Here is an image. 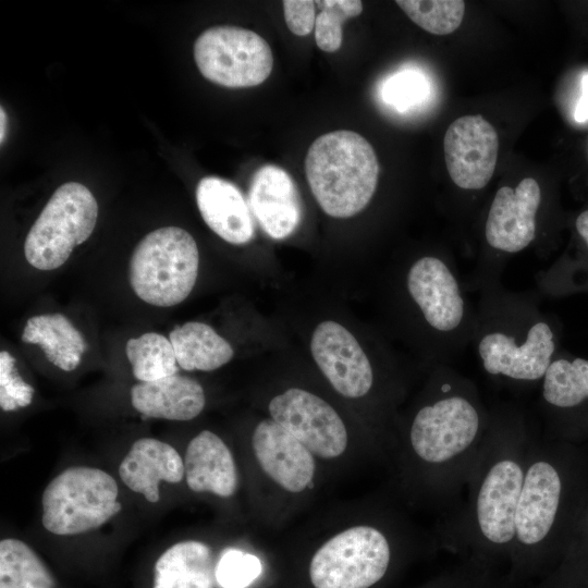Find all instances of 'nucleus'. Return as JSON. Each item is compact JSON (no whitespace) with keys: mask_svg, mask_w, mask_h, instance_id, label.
Returning a JSON list of instances; mask_svg holds the SVG:
<instances>
[{"mask_svg":"<svg viewBox=\"0 0 588 588\" xmlns=\"http://www.w3.org/2000/svg\"><path fill=\"white\" fill-rule=\"evenodd\" d=\"M490 407L452 365H434L418 401L396 421L389 463L406 505L454 513L483 444Z\"/></svg>","mask_w":588,"mask_h":588,"instance_id":"nucleus-1","label":"nucleus"},{"mask_svg":"<svg viewBox=\"0 0 588 588\" xmlns=\"http://www.w3.org/2000/svg\"><path fill=\"white\" fill-rule=\"evenodd\" d=\"M541 427L520 404L490 407L487 434L458 509L439 529L441 544L504 575L515 538V516L530 449Z\"/></svg>","mask_w":588,"mask_h":588,"instance_id":"nucleus-2","label":"nucleus"},{"mask_svg":"<svg viewBox=\"0 0 588 588\" xmlns=\"http://www.w3.org/2000/svg\"><path fill=\"white\" fill-rule=\"evenodd\" d=\"M588 500V453L542 432L527 461L505 573L512 588H534L558 567Z\"/></svg>","mask_w":588,"mask_h":588,"instance_id":"nucleus-3","label":"nucleus"},{"mask_svg":"<svg viewBox=\"0 0 588 588\" xmlns=\"http://www.w3.org/2000/svg\"><path fill=\"white\" fill-rule=\"evenodd\" d=\"M305 537L314 547L307 573L313 588H373L388 579L420 540L389 498L356 503Z\"/></svg>","mask_w":588,"mask_h":588,"instance_id":"nucleus-4","label":"nucleus"},{"mask_svg":"<svg viewBox=\"0 0 588 588\" xmlns=\"http://www.w3.org/2000/svg\"><path fill=\"white\" fill-rule=\"evenodd\" d=\"M478 293L471 345L483 372L512 390L538 388L562 348L560 320L541 308L538 291H511L500 280Z\"/></svg>","mask_w":588,"mask_h":588,"instance_id":"nucleus-5","label":"nucleus"},{"mask_svg":"<svg viewBox=\"0 0 588 588\" xmlns=\"http://www.w3.org/2000/svg\"><path fill=\"white\" fill-rule=\"evenodd\" d=\"M404 291L434 365H452L471 344L476 314L454 259L434 253L415 258Z\"/></svg>","mask_w":588,"mask_h":588,"instance_id":"nucleus-6","label":"nucleus"},{"mask_svg":"<svg viewBox=\"0 0 588 588\" xmlns=\"http://www.w3.org/2000/svg\"><path fill=\"white\" fill-rule=\"evenodd\" d=\"M266 526L278 527L308 504L322 482L316 456L270 417L260 419L249 438Z\"/></svg>","mask_w":588,"mask_h":588,"instance_id":"nucleus-7","label":"nucleus"},{"mask_svg":"<svg viewBox=\"0 0 588 588\" xmlns=\"http://www.w3.org/2000/svg\"><path fill=\"white\" fill-rule=\"evenodd\" d=\"M379 162L360 134L340 130L319 136L305 158L309 188L330 217L351 218L364 210L378 185Z\"/></svg>","mask_w":588,"mask_h":588,"instance_id":"nucleus-8","label":"nucleus"},{"mask_svg":"<svg viewBox=\"0 0 588 588\" xmlns=\"http://www.w3.org/2000/svg\"><path fill=\"white\" fill-rule=\"evenodd\" d=\"M542 203V189L529 176L515 187L503 185L495 192L483 222V247L469 278L464 280L468 293L500 281L506 261L538 240Z\"/></svg>","mask_w":588,"mask_h":588,"instance_id":"nucleus-9","label":"nucleus"},{"mask_svg":"<svg viewBox=\"0 0 588 588\" xmlns=\"http://www.w3.org/2000/svg\"><path fill=\"white\" fill-rule=\"evenodd\" d=\"M199 265L196 241L184 229L164 226L148 233L134 248L128 279L145 303L171 307L192 292Z\"/></svg>","mask_w":588,"mask_h":588,"instance_id":"nucleus-10","label":"nucleus"},{"mask_svg":"<svg viewBox=\"0 0 588 588\" xmlns=\"http://www.w3.org/2000/svg\"><path fill=\"white\" fill-rule=\"evenodd\" d=\"M118 495V483L107 471L88 466L69 467L42 492V526L58 536L97 529L121 511Z\"/></svg>","mask_w":588,"mask_h":588,"instance_id":"nucleus-11","label":"nucleus"},{"mask_svg":"<svg viewBox=\"0 0 588 588\" xmlns=\"http://www.w3.org/2000/svg\"><path fill=\"white\" fill-rule=\"evenodd\" d=\"M98 204L83 184L68 182L59 186L29 229L24 243L28 264L39 270L61 267L74 247L93 233Z\"/></svg>","mask_w":588,"mask_h":588,"instance_id":"nucleus-12","label":"nucleus"},{"mask_svg":"<svg viewBox=\"0 0 588 588\" xmlns=\"http://www.w3.org/2000/svg\"><path fill=\"white\" fill-rule=\"evenodd\" d=\"M267 408L269 417L305 445L323 468L367 458L355 448L341 415L318 394L292 387L273 395Z\"/></svg>","mask_w":588,"mask_h":588,"instance_id":"nucleus-13","label":"nucleus"},{"mask_svg":"<svg viewBox=\"0 0 588 588\" xmlns=\"http://www.w3.org/2000/svg\"><path fill=\"white\" fill-rule=\"evenodd\" d=\"M194 60L205 78L230 88L257 86L273 68L268 42L250 29L232 25L204 30L194 42Z\"/></svg>","mask_w":588,"mask_h":588,"instance_id":"nucleus-14","label":"nucleus"},{"mask_svg":"<svg viewBox=\"0 0 588 588\" xmlns=\"http://www.w3.org/2000/svg\"><path fill=\"white\" fill-rule=\"evenodd\" d=\"M541 432L575 444L588 441V358L561 348L539 384Z\"/></svg>","mask_w":588,"mask_h":588,"instance_id":"nucleus-15","label":"nucleus"},{"mask_svg":"<svg viewBox=\"0 0 588 588\" xmlns=\"http://www.w3.org/2000/svg\"><path fill=\"white\" fill-rule=\"evenodd\" d=\"M310 351L317 366L341 396L362 400L377 390L378 378L370 358L342 324L326 320L313 332Z\"/></svg>","mask_w":588,"mask_h":588,"instance_id":"nucleus-16","label":"nucleus"},{"mask_svg":"<svg viewBox=\"0 0 588 588\" xmlns=\"http://www.w3.org/2000/svg\"><path fill=\"white\" fill-rule=\"evenodd\" d=\"M498 149L497 131L482 115L456 119L443 139L450 179L463 191L482 189L494 173Z\"/></svg>","mask_w":588,"mask_h":588,"instance_id":"nucleus-17","label":"nucleus"},{"mask_svg":"<svg viewBox=\"0 0 588 588\" xmlns=\"http://www.w3.org/2000/svg\"><path fill=\"white\" fill-rule=\"evenodd\" d=\"M248 205L260 228L274 240L291 235L302 220L297 187L290 174L274 164H266L253 175Z\"/></svg>","mask_w":588,"mask_h":588,"instance_id":"nucleus-18","label":"nucleus"},{"mask_svg":"<svg viewBox=\"0 0 588 588\" xmlns=\"http://www.w3.org/2000/svg\"><path fill=\"white\" fill-rule=\"evenodd\" d=\"M185 481L195 493L230 499L240 488V471L233 452L215 432L203 430L187 444Z\"/></svg>","mask_w":588,"mask_h":588,"instance_id":"nucleus-19","label":"nucleus"},{"mask_svg":"<svg viewBox=\"0 0 588 588\" xmlns=\"http://www.w3.org/2000/svg\"><path fill=\"white\" fill-rule=\"evenodd\" d=\"M123 483L150 503L160 499L159 482L179 483L185 477L184 460L169 443L154 439L136 440L119 466Z\"/></svg>","mask_w":588,"mask_h":588,"instance_id":"nucleus-20","label":"nucleus"},{"mask_svg":"<svg viewBox=\"0 0 588 588\" xmlns=\"http://www.w3.org/2000/svg\"><path fill=\"white\" fill-rule=\"evenodd\" d=\"M196 203L205 223L225 242L241 245L253 238L249 205L230 181L218 176L203 177L196 187Z\"/></svg>","mask_w":588,"mask_h":588,"instance_id":"nucleus-21","label":"nucleus"},{"mask_svg":"<svg viewBox=\"0 0 588 588\" xmlns=\"http://www.w3.org/2000/svg\"><path fill=\"white\" fill-rule=\"evenodd\" d=\"M131 402L133 407L146 417L187 421L203 412L206 395L198 381L175 373L134 384L131 389Z\"/></svg>","mask_w":588,"mask_h":588,"instance_id":"nucleus-22","label":"nucleus"},{"mask_svg":"<svg viewBox=\"0 0 588 588\" xmlns=\"http://www.w3.org/2000/svg\"><path fill=\"white\" fill-rule=\"evenodd\" d=\"M217 562L204 541L176 542L156 561L152 588H215Z\"/></svg>","mask_w":588,"mask_h":588,"instance_id":"nucleus-23","label":"nucleus"},{"mask_svg":"<svg viewBox=\"0 0 588 588\" xmlns=\"http://www.w3.org/2000/svg\"><path fill=\"white\" fill-rule=\"evenodd\" d=\"M22 341L39 345L47 359L64 371H72L79 365L87 347L83 334L68 317L58 313L30 317Z\"/></svg>","mask_w":588,"mask_h":588,"instance_id":"nucleus-24","label":"nucleus"},{"mask_svg":"<svg viewBox=\"0 0 588 588\" xmlns=\"http://www.w3.org/2000/svg\"><path fill=\"white\" fill-rule=\"evenodd\" d=\"M177 365L187 371H211L228 364L234 354L231 344L213 328L199 321L175 327L169 334Z\"/></svg>","mask_w":588,"mask_h":588,"instance_id":"nucleus-25","label":"nucleus"},{"mask_svg":"<svg viewBox=\"0 0 588 588\" xmlns=\"http://www.w3.org/2000/svg\"><path fill=\"white\" fill-rule=\"evenodd\" d=\"M574 230L579 242L575 255L563 256L548 269L536 274L538 292L550 297H564L588 286V208L574 220Z\"/></svg>","mask_w":588,"mask_h":588,"instance_id":"nucleus-26","label":"nucleus"},{"mask_svg":"<svg viewBox=\"0 0 588 588\" xmlns=\"http://www.w3.org/2000/svg\"><path fill=\"white\" fill-rule=\"evenodd\" d=\"M56 581L39 558L24 541H0V588H54Z\"/></svg>","mask_w":588,"mask_h":588,"instance_id":"nucleus-27","label":"nucleus"},{"mask_svg":"<svg viewBox=\"0 0 588 588\" xmlns=\"http://www.w3.org/2000/svg\"><path fill=\"white\" fill-rule=\"evenodd\" d=\"M125 352L133 376L140 382L159 380L177 373V362L170 340L148 332L126 342Z\"/></svg>","mask_w":588,"mask_h":588,"instance_id":"nucleus-28","label":"nucleus"},{"mask_svg":"<svg viewBox=\"0 0 588 588\" xmlns=\"http://www.w3.org/2000/svg\"><path fill=\"white\" fill-rule=\"evenodd\" d=\"M588 585V500L558 567L534 588H586Z\"/></svg>","mask_w":588,"mask_h":588,"instance_id":"nucleus-29","label":"nucleus"},{"mask_svg":"<svg viewBox=\"0 0 588 588\" xmlns=\"http://www.w3.org/2000/svg\"><path fill=\"white\" fill-rule=\"evenodd\" d=\"M395 3L415 24L434 35L456 30L465 13V2L461 0H399Z\"/></svg>","mask_w":588,"mask_h":588,"instance_id":"nucleus-30","label":"nucleus"},{"mask_svg":"<svg viewBox=\"0 0 588 588\" xmlns=\"http://www.w3.org/2000/svg\"><path fill=\"white\" fill-rule=\"evenodd\" d=\"M319 9L315 22V40L319 49L334 52L342 45V24L359 15L363 3L359 0H320L315 1Z\"/></svg>","mask_w":588,"mask_h":588,"instance_id":"nucleus-31","label":"nucleus"},{"mask_svg":"<svg viewBox=\"0 0 588 588\" xmlns=\"http://www.w3.org/2000/svg\"><path fill=\"white\" fill-rule=\"evenodd\" d=\"M422 588H512L505 575L473 558L461 562L439 575Z\"/></svg>","mask_w":588,"mask_h":588,"instance_id":"nucleus-32","label":"nucleus"},{"mask_svg":"<svg viewBox=\"0 0 588 588\" xmlns=\"http://www.w3.org/2000/svg\"><path fill=\"white\" fill-rule=\"evenodd\" d=\"M262 572L261 560L237 548L225 549L216 567L217 584L222 588H246Z\"/></svg>","mask_w":588,"mask_h":588,"instance_id":"nucleus-33","label":"nucleus"},{"mask_svg":"<svg viewBox=\"0 0 588 588\" xmlns=\"http://www.w3.org/2000/svg\"><path fill=\"white\" fill-rule=\"evenodd\" d=\"M15 359L7 351L0 353V406L4 412L28 406L34 389L25 382L15 369Z\"/></svg>","mask_w":588,"mask_h":588,"instance_id":"nucleus-34","label":"nucleus"},{"mask_svg":"<svg viewBox=\"0 0 588 588\" xmlns=\"http://www.w3.org/2000/svg\"><path fill=\"white\" fill-rule=\"evenodd\" d=\"M427 91V82L420 73L403 71L389 77L382 87L384 101L405 109L421 101Z\"/></svg>","mask_w":588,"mask_h":588,"instance_id":"nucleus-35","label":"nucleus"},{"mask_svg":"<svg viewBox=\"0 0 588 588\" xmlns=\"http://www.w3.org/2000/svg\"><path fill=\"white\" fill-rule=\"evenodd\" d=\"M284 19L289 29L297 36H306L315 29L316 3L309 0L283 1Z\"/></svg>","mask_w":588,"mask_h":588,"instance_id":"nucleus-36","label":"nucleus"},{"mask_svg":"<svg viewBox=\"0 0 588 588\" xmlns=\"http://www.w3.org/2000/svg\"><path fill=\"white\" fill-rule=\"evenodd\" d=\"M574 119L578 123L588 121V72H585L580 82V96L575 106Z\"/></svg>","mask_w":588,"mask_h":588,"instance_id":"nucleus-37","label":"nucleus"},{"mask_svg":"<svg viewBox=\"0 0 588 588\" xmlns=\"http://www.w3.org/2000/svg\"><path fill=\"white\" fill-rule=\"evenodd\" d=\"M0 120H1L0 139H1V143H2L3 138H4V134H5V127H7V114H5L2 107H1V110H0Z\"/></svg>","mask_w":588,"mask_h":588,"instance_id":"nucleus-38","label":"nucleus"},{"mask_svg":"<svg viewBox=\"0 0 588 588\" xmlns=\"http://www.w3.org/2000/svg\"><path fill=\"white\" fill-rule=\"evenodd\" d=\"M583 293H587V294H588V286L583 291Z\"/></svg>","mask_w":588,"mask_h":588,"instance_id":"nucleus-39","label":"nucleus"},{"mask_svg":"<svg viewBox=\"0 0 588 588\" xmlns=\"http://www.w3.org/2000/svg\"><path fill=\"white\" fill-rule=\"evenodd\" d=\"M586 588H588V585L586 586Z\"/></svg>","mask_w":588,"mask_h":588,"instance_id":"nucleus-40","label":"nucleus"}]
</instances>
